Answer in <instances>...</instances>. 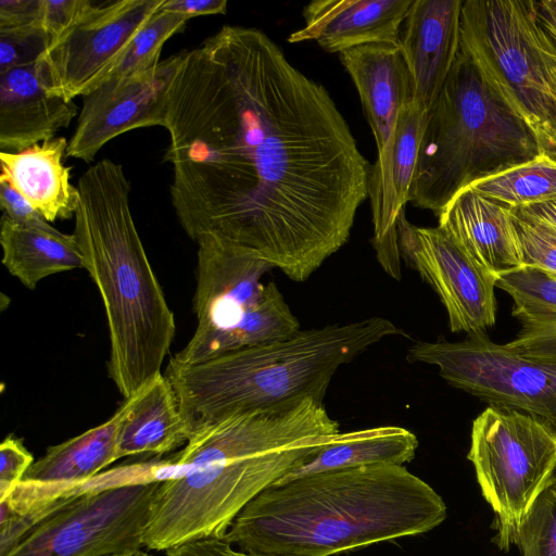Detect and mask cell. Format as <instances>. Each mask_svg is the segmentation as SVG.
<instances>
[{
    "instance_id": "cell-14",
    "label": "cell",
    "mask_w": 556,
    "mask_h": 556,
    "mask_svg": "<svg viewBox=\"0 0 556 556\" xmlns=\"http://www.w3.org/2000/svg\"><path fill=\"white\" fill-rule=\"evenodd\" d=\"M428 111L409 103L401 112L393 134L370 166L367 199L370 201L372 247L382 269L401 279L397 218L405 211L416 168Z\"/></svg>"
},
{
    "instance_id": "cell-30",
    "label": "cell",
    "mask_w": 556,
    "mask_h": 556,
    "mask_svg": "<svg viewBox=\"0 0 556 556\" xmlns=\"http://www.w3.org/2000/svg\"><path fill=\"white\" fill-rule=\"evenodd\" d=\"M189 20L185 14L161 8L136 34L119 63L105 80L123 79L157 64L165 41L181 31Z\"/></svg>"
},
{
    "instance_id": "cell-6",
    "label": "cell",
    "mask_w": 556,
    "mask_h": 556,
    "mask_svg": "<svg viewBox=\"0 0 556 556\" xmlns=\"http://www.w3.org/2000/svg\"><path fill=\"white\" fill-rule=\"evenodd\" d=\"M538 155L529 127L459 50L427 113L408 202L438 216L471 184Z\"/></svg>"
},
{
    "instance_id": "cell-18",
    "label": "cell",
    "mask_w": 556,
    "mask_h": 556,
    "mask_svg": "<svg viewBox=\"0 0 556 556\" xmlns=\"http://www.w3.org/2000/svg\"><path fill=\"white\" fill-rule=\"evenodd\" d=\"M80 112L48 91L37 62L0 74V148L20 152L54 138Z\"/></svg>"
},
{
    "instance_id": "cell-27",
    "label": "cell",
    "mask_w": 556,
    "mask_h": 556,
    "mask_svg": "<svg viewBox=\"0 0 556 556\" xmlns=\"http://www.w3.org/2000/svg\"><path fill=\"white\" fill-rule=\"evenodd\" d=\"M110 477L111 470L85 482L23 479L0 500V556H5L41 521Z\"/></svg>"
},
{
    "instance_id": "cell-8",
    "label": "cell",
    "mask_w": 556,
    "mask_h": 556,
    "mask_svg": "<svg viewBox=\"0 0 556 556\" xmlns=\"http://www.w3.org/2000/svg\"><path fill=\"white\" fill-rule=\"evenodd\" d=\"M467 458L495 514L494 542L516 544L519 529L556 469V429L532 415L489 405L473 421Z\"/></svg>"
},
{
    "instance_id": "cell-34",
    "label": "cell",
    "mask_w": 556,
    "mask_h": 556,
    "mask_svg": "<svg viewBox=\"0 0 556 556\" xmlns=\"http://www.w3.org/2000/svg\"><path fill=\"white\" fill-rule=\"evenodd\" d=\"M520 325L516 338L506 345L528 358L556 365V321Z\"/></svg>"
},
{
    "instance_id": "cell-17",
    "label": "cell",
    "mask_w": 556,
    "mask_h": 556,
    "mask_svg": "<svg viewBox=\"0 0 556 556\" xmlns=\"http://www.w3.org/2000/svg\"><path fill=\"white\" fill-rule=\"evenodd\" d=\"M414 0H315L303 10L304 26L291 43L316 41L329 53L374 45H399L402 25Z\"/></svg>"
},
{
    "instance_id": "cell-43",
    "label": "cell",
    "mask_w": 556,
    "mask_h": 556,
    "mask_svg": "<svg viewBox=\"0 0 556 556\" xmlns=\"http://www.w3.org/2000/svg\"><path fill=\"white\" fill-rule=\"evenodd\" d=\"M115 556H152L150 555L149 553L142 551V549H139V551H136V552H130V553H126V554H122V555H115Z\"/></svg>"
},
{
    "instance_id": "cell-40",
    "label": "cell",
    "mask_w": 556,
    "mask_h": 556,
    "mask_svg": "<svg viewBox=\"0 0 556 556\" xmlns=\"http://www.w3.org/2000/svg\"><path fill=\"white\" fill-rule=\"evenodd\" d=\"M226 0H165L162 9L195 17L200 15L224 14L227 11Z\"/></svg>"
},
{
    "instance_id": "cell-19",
    "label": "cell",
    "mask_w": 556,
    "mask_h": 556,
    "mask_svg": "<svg viewBox=\"0 0 556 556\" xmlns=\"http://www.w3.org/2000/svg\"><path fill=\"white\" fill-rule=\"evenodd\" d=\"M438 219V227L495 277L522 266L511 208L465 188Z\"/></svg>"
},
{
    "instance_id": "cell-11",
    "label": "cell",
    "mask_w": 556,
    "mask_h": 556,
    "mask_svg": "<svg viewBox=\"0 0 556 556\" xmlns=\"http://www.w3.org/2000/svg\"><path fill=\"white\" fill-rule=\"evenodd\" d=\"M165 0H89L37 61L48 91L73 101L98 88Z\"/></svg>"
},
{
    "instance_id": "cell-16",
    "label": "cell",
    "mask_w": 556,
    "mask_h": 556,
    "mask_svg": "<svg viewBox=\"0 0 556 556\" xmlns=\"http://www.w3.org/2000/svg\"><path fill=\"white\" fill-rule=\"evenodd\" d=\"M463 0H414L399 48L412 86L413 104L429 111L460 50Z\"/></svg>"
},
{
    "instance_id": "cell-24",
    "label": "cell",
    "mask_w": 556,
    "mask_h": 556,
    "mask_svg": "<svg viewBox=\"0 0 556 556\" xmlns=\"http://www.w3.org/2000/svg\"><path fill=\"white\" fill-rule=\"evenodd\" d=\"M300 329V321L278 287L269 281L235 325L206 339L190 340L172 359L180 364L199 363L226 352L283 339Z\"/></svg>"
},
{
    "instance_id": "cell-41",
    "label": "cell",
    "mask_w": 556,
    "mask_h": 556,
    "mask_svg": "<svg viewBox=\"0 0 556 556\" xmlns=\"http://www.w3.org/2000/svg\"><path fill=\"white\" fill-rule=\"evenodd\" d=\"M511 212L516 217L541 225L556 235V199L511 208Z\"/></svg>"
},
{
    "instance_id": "cell-25",
    "label": "cell",
    "mask_w": 556,
    "mask_h": 556,
    "mask_svg": "<svg viewBox=\"0 0 556 556\" xmlns=\"http://www.w3.org/2000/svg\"><path fill=\"white\" fill-rule=\"evenodd\" d=\"M418 444L412 431L396 426L341 432L332 443L277 483L329 470L374 465L404 466L414 459Z\"/></svg>"
},
{
    "instance_id": "cell-36",
    "label": "cell",
    "mask_w": 556,
    "mask_h": 556,
    "mask_svg": "<svg viewBox=\"0 0 556 556\" xmlns=\"http://www.w3.org/2000/svg\"><path fill=\"white\" fill-rule=\"evenodd\" d=\"M89 0H41L40 23L52 39L71 26Z\"/></svg>"
},
{
    "instance_id": "cell-26",
    "label": "cell",
    "mask_w": 556,
    "mask_h": 556,
    "mask_svg": "<svg viewBox=\"0 0 556 556\" xmlns=\"http://www.w3.org/2000/svg\"><path fill=\"white\" fill-rule=\"evenodd\" d=\"M126 413L124 403L115 414L81 434L58 445L33 463L23 479L48 482H85L118 459V438Z\"/></svg>"
},
{
    "instance_id": "cell-10",
    "label": "cell",
    "mask_w": 556,
    "mask_h": 556,
    "mask_svg": "<svg viewBox=\"0 0 556 556\" xmlns=\"http://www.w3.org/2000/svg\"><path fill=\"white\" fill-rule=\"evenodd\" d=\"M409 363L437 366L451 386L490 405L532 415L556 429V365L528 358L484 332L413 344Z\"/></svg>"
},
{
    "instance_id": "cell-31",
    "label": "cell",
    "mask_w": 556,
    "mask_h": 556,
    "mask_svg": "<svg viewBox=\"0 0 556 556\" xmlns=\"http://www.w3.org/2000/svg\"><path fill=\"white\" fill-rule=\"evenodd\" d=\"M516 545L522 556H556V482L541 493L525 518Z\"/></svg>"
},
{
    "instance_id": "cell-4",
    "label": "cell",
    "mask_w": 556,
    "mask_h": 556,
    "mask_svg": "<svg viewBox=\"0 0 556 556\" xmlns=\"http://www.w3.org/2000/svg\"><path fill=\"white\" fill-rule=\"evenodd\" d=\"M399 333L383 317L300 329L287 338L199 363L169 359L165 376L190 438L232 415L289 406L308 397L324 402L341 366Z\"/></svg>"
},
{
    "instance_id": "cell-5",
    "label": "cell",
    "mask_w": 556,
    "mask_h": 556,
    "mask_svg": "<svg viewBox=\"0 0 556 556\" xmlns=\"http://www.w3.org/2000/svg\"><path fill=\"white\" fill-rule=\"evenodd\" d=\"M339 434L314 425L285 424L231 438L206 463L161 481L144 530V547L166 552L224 536L252 500Z\"/></svg>"
},
{
    "instance_id": "cell-28",
    "label": "cell",
    "mask_w": 556,
    "mask_h": 556,
    "mask_svg": "<svg viewBox=\"0 0 556 556\" xmlns=\"http://www.w3.org/2000/svg\"><path fill=\"white\" fill-rule=\"evenodd\" d=\"M467 188L509 208L554 200L556 161L540 154Z\"/></svg>"
},
{
    "instance_id": "cell-13",
    "label": "cell",
    "mask_w": 556,
    "mask_h": 556,
    "mask_svg": "<svg viewBox=\"0 0 556 556\" xmlns=\"http://www.w3.org/2000/svg\"><path fill=\"white\" fill-rule=\"evenodd\" d=\"M184 51L123 79H108L83 97L66 156L93 161L115 137L141 127L165 124L167 97Z\"/></svg>"
},
{
    "instance_id": "cell-44",
    "label": "cell",
    "mask_w": 556,
    "mask_h": 556,
    "mask_svg": "<svg viewBox=\"0 0 556 556\" xmlns=\"http://www.w3.org/2000/svg\"><path fill=\"white\" fill-rule=\"evenodd\" d=\"M553 480L556 482V469H555V472H554Z\"/></svg>"
},
{
    "instance_id": "cell-37",
    "label": "cell",
    "mask_w": 556,
    "mask_h": 556,
    "mask_svg": "<svg viewBox=\"0 0 556 556\" xmlns=\"http://www.w3.org/2000/svg\"><path fill=\"white\" fill-rule=\"evenodd\" d=\"M0 206L5 216L23 225H43L45 217L9 182L0 179Z\"/></svg>"
},
{
    "instance_id": "cell-35",
    "label": "cell",
    "mask_w": 556,
    "mask_h": 556,
    "mask_svg": "<svg viewBox=\"0 0 556 556\" xmlns=\"http://www.w3.org/2000/svg\"><path fill=\"white\" fill-rule=\"evenodd\" d=\"M22 440L7 437L0 444V500L21 482L34 463Z\"/></svg>"
},
{
    "instance_id": "cell-1",
    "label": "cell",
    "mask_w": 556,
    "mask_h": 556,
    "mask_svg": "<svg viewBox=\"0 0 556 556\" xmlns=\"http://www.w3.org/2000/svg\"><path fill=\"white\" fill-rule=\"evenodd\" d=\"M164 128L170 200L213 237L302 282L349 240L370 164L336 102L264 31L223 26L184 51Z\"/></svg>"
},
{
    "instance_id": "cell-22",
    "label": "cell",
    "mask_w": 556,
    "mask_h": 556,
    "mask_svg": "<svg viewBox=\"0 0 556 556\" xmlns=\"http://www.w3.org/2000/svg\"><path fill=\"white\" fill-rule=\"evenodd\" d=\"M125 404L118 458L144 453L161 455L187 444L189 435L177 396L162 372Z\"/></svg>"
},
{
    "instance_id": "cell-23",
    "label": "cell",
    "mask_w": 556,
    "mask_h": 556,
    "mask_svg": "<svg viewBox=\"0 0 556 556\" xmlns=\"http://www.w3.org/2000/svg\"><path fill=\"white\" fill-rule=\"evenodd\" d=\"M2 264L28 289L43 278L75 268H84L83 255L74 235L43 225L18 224L1 217Z\"/></svg>"
},
{
    "instance_id": "cell-38",
    "label": "cell",
    "mask_w": 556,
    "mask_h": 556,
    "mask_svg": "<svg viewBox=\"0 0 556 556\" xmlns=\"http://www.w3.org/2000/svg\"><path fill=\"white\" fill-rule=\"evenodd\" d=\"M167 556H255L242 552L225 538L202 539L166 551Z\"/></svg>"
},
{
    "instance_id": "cell-15",
    "label": "cell",
    "mask_w": 556,
    "mask_h": 556,
    "mask_svg": "<svg viewBox=\"0 0 556 556\" xmlns=\"http://www.w3.org/2000/svg\"><path fill=\"white\" fill-rule=\"evenodd\" d=\"M193 312L200 341L235 325L256 300L271 268L266 262L213 237L199 239Z\"/></svg>"
},
{
    "instance_id": "cell-32",
    "label": "cell",
    "mask_w": 556,
    "mask_h": 556,
    "mask_svg": "<svg viewBox=\"0 0 556 556\" xmlns=\"http://www.w3.org/2000/svg\"><path fill=\"white\" fill-rule=\"evenodd\" d=\"M51 40L40 22L0 29V74L37 62Z\"/></svg>"
},
{
    "instance_id": "cell-21",
    "label": "cell",
    "mask_w": 556,
    "mask_h": 556,
    "mask_svg": "<svg viewBox=\"0 0 556 556\" xmlns=\"http://www.w3.org/2000/svg\"><path fill=\"white\" fill-rule=\"evenodd\" d=\"M68 142L56 137L20 152H0L1 175L50 223L75 216L78 188L70 181L71 167L63 164Z\"/></svg>"
},
{
    "instance_id": "cell-39",
    "label": "cell",
    "mask_w": 556,
    "mask_h": 556,
    "mask_svg": "<svg viewBox=\"0 0 556 556\" xmlns=\"http://www.w3.org/2000/svg\"><path fill=\"white\" fill-rule=\"evenodd\" d=\"M41 0H1L0 29L40 22Z\"/></svg>"
},
{
    "instance_id": "cell-7",
    "label": "cell",
    "mask_w": 556,
    "mask_h": 556,
    "mask_svg": "<svg viewBox=\"0 0 556 556\" xmlns=\"http://www.w3.org/2000/svg\"><path fill=\"white\" fill-rule=\"evenodd\" d=\"M460 50L556 161V45L534 0H466Z\"/></svg>"
},
{
    "instance_id": "cell-2",
    "label": "cell",
    "mask_w": 556,
    "mask_h": 556,
    "mask_svg": "<svg viewBox=\"0 0 556 556\" xmlns=\"http://www.w3.org/2000/svg\"><path fill=\"white\" fill-rule=\"evenodd\" d=\"M443 498L405 466L329 470L275 483L224 535L255 556H332L431 531Z\"/></svg>"
},
{
    "instance_id": "cell-29",
    "label": "cell",
    "mask_w": 556,
    "mask_h": 556,
    "mask_svg": "<svg viewBox=\"0 0 556 556\" xmlns=\"http://www.w3.org/2000/svg\"><path fill=\"white\" fill-rule=\"evenodd\" d=\"M495 287L513 301V316L521 323L556 321V278L529 266L502 273Z\"/></svg>"
},
{
    "instance_id": "cell-3",
    "label": "cell",
    "mask_w": 556,
    "mask_h": 556,
    "mask_svg": "<svg viewBox=\"0 0 556 556\" xmlns=\"http://www.w3.org/2000/svg\"><path fill=\"white\" fill-rule=\"evenodd\" d=\"M78 190L73 235L104 305L109 375L127 400L161 374L175 318L134 223L123 166L99 161L81 175Z\"/></svg>"
},
{
    "instance_id": "cell-20",
    "label": "cell",
    "mask_w": 556,
    "mask_h": 556,
    "mask_svg": "<svg viewBox=\"0 0 556 556\" xmlns=\"http://www.w3.org/2000/svg\"><path fill=\"white\" fill-rule=\"evenodd\" d=\"M358 92L377 152L389 142L402 110L413 103L408 70L397 46L366 45L340 53Z\"/></svg>"
},
{
    "instance_id": "cell-9",
    "label": "cell",
    "mask_w": 556,
    "mask_h": 556,
    "mask_svg": "<svg viewBox=\"0 0 556 556\" xmlns=\"http://www.w3.org/2000/svg\"><path fill=\"white\" fill-rule=\"evenodd\" d=\"M159 460L112 469L110 479L33 528L5 556H115L144 546L161 481Z\"/></svg>"
},
{
    "instance_id": "cell-33",
    "label": "cell",
    "mask_w": 556,
    "mask_h": 556,
    "mask_svg": "<svg viewBox=\"0 0 556 556\" xmlns=\"http://www.w3.org/2000/svg\"><path fill=\"white\" fill-rule=\"evenodd\" d=\"M522 266L556 278V235L541 225L514 215Z\"/></svg>"
},
{
    "instance_id": "cell-42",
    "label": "cell",
    "mask_w": 556,
    "mask_h": 556,
    "mask_svg": "<svg viewBox=\"0 0 556 556\" xmlns=\"http://www.w3.org/2000/svg\"><path fill=\"white\" fill-rule=\"evenodd\" d=\"M535 12L539 24L556 45V0L535 1Z\"/></svg>"
},
{
    "instance_id": "cell-12",
    "label": "cell",
    "mask_w": 556,
    "mask_h": 556,
    "mask_svg": "<svg viewBox=\"0 0 556 556\" xmlns=\"http://www.w3.org/2000/svg\"><path fill=\"white\" fill-rule=\"evenodd\" d=\"M402 258L439 295L453 332H484L496 320L495 276L472 260L440 227H418L397 218Z\"/></svg>"
}]
</instances>
